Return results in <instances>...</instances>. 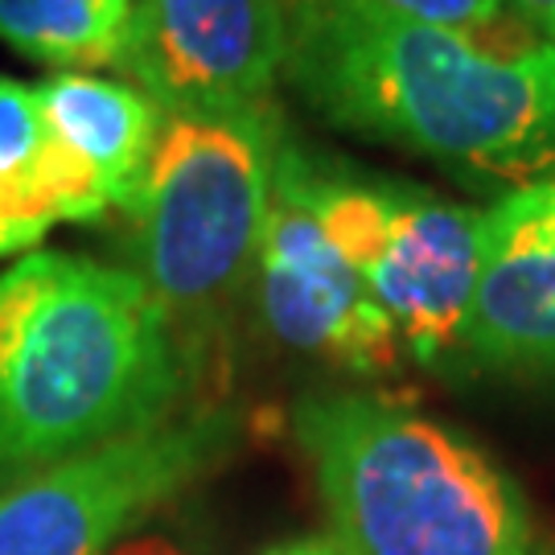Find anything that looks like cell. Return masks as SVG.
I'll return each mask as SVG.
<instances>
[{
  "label": "cell",
  "mask_w": 555,
  "mask_h": 555,
  "mask_svg": "<svg viewBox=\"0 0 555 555\" xmlns=\"http://www.w3.org/2000/svg\"><path fill=\"white\" fill-rule=\"evenodd\" d=\"M276 178L293 185L321 235L358 272L399 341L440 366L461 350V330L481 268V210L440 202L420 185L318 165L280 144Z\"/></svg>",
  "instance_id": "obj_5"
},
{
  "label": "cell",
  "mask_w": 555,
  "mask_h": 555,
  "mask_svg": "<svg viewBox=\"0 0 555 555\" xmlns=\"http://www.w3.org/2000/svg\"><path fill=\"white\" fill-rule=\"evenodd\" d=\"M383 4L412 21L474 38H494L506 21V0H383Z\"/></svg>",
  "instance_id": "obj_13"
},
{
  "label": "cell",
  "mask_w": 555,
  "mask_h": 555,
  "mask_svg": "<svg viewBox=\"0 0 555 555\" xmlns=\"http://www.w3.org/2000/svg\"><path fill=\"white\" fill-rule=\"evenodd\" d=\"M506 4H511L531 29H539V34H543L547 25H555V0H506Z\"/></svg>",
  "instance_id": "obj_15"
},
{
  "label": "cell",
  "mask_w": 555,
  "mask_h": 555,
  "mask_svg": "<svg viewBox=\"0 0 555 555\" xmlns=\"http://www.w3.org/2000/svg\"><path fill=\"white\" fill-rule=\"evenodd\" d=\"M178 321L132 268L29 251L0 272V477L173 420Z\"/></svg>",
  "instance_id": "obj_2"
},
{
  "label": "cell",
  "mask_w": 555,
  "mask_h": 555,
  "mask_svg": "<svg viewBox=\"0 0 555 555\" xmlns=\"http://www.w3.org/2000/svg\"><path fill=\"white\" fill-rule=\"evenodd\" d=\"M256 280L263 321L284 346L354 375H383L399 362L403 341L391 318L280 178H272Z\"/></svg>",
  "instance_id": "obj_8"
},
{
  "label": "cell",
  "mask_w": 555,
  "mask_h": 555,
  "mask_svg": "<svg viewBox=\"0 0 555 555\" xmlns=\"http://www.w3.org/2000/svg\"><path fill=\"white\" fill-rule=\"evenodd\" d=\"M284 132L272 103L165 112L132 215V251L169 318L215 313L256 272Z\"/></svg>",
  "instance_id": "obj_4"
},
{
  "label": "cell",
  "mask_w": 555,
  "mask_h": 555,
  "mask_svg": "<svg viewBox=\"0 0 555 555\" xmlns=\"http://www.w3.org/2000/svg\"><path fill=\"white\" fill-rule=\"evenodd\" d=\"M263 555H346L334 539H293V543H280Z\"/></svg>",
  "instance_id": "obj_16"
},
{
  "label": "cell",
  "mask_w": 555,
  "mask_h": 555,
  "mask_svg": "<svg viewBox=\"0 0 555 555\" xmlns=\"http://www.w3.org/2000/svg\"><path fill=\"white\" fill-rule=\"evenodd\" d=\"M552 555H555V547H552Z\"/></svg>",
  "instance_id": "obj_18"
},
{
  "label": "cell",
  "mask_w": 555,
  "mask_h": 555,
  "mask_svg": "<svg viewBox=\"0 0 555 555\" xmlns=\"http://www.w3.org/2000/svg\"><path fill=\"white\" fill-rule=\"evenodd\" d=\"M284 79L341 132L469 178H555V41L453 34L383 0H284Z\"/></svg>",
  "instance_id": "obj_1"
},
{
  "label": "cell",
  "mask_w": 555,
  "mask_h": 555,
  "mask_svg": "<svg viewBox=\"0 0 555 555\" xmlns=\"http://www.w3.org/2000/svg\"><path fill=\"white\" fill-rule=\"evenodd\" d=\"M284 0H137L119 70L160 112L268 103L284 75Z\"/></svg>",
  "instance_id": "obj_7"
},
{
  "label": "cell",
  "mask_w": 555,
  "mask_h": 555,
  "mask_svg": "<svg viewBox=\"0 0 555 555\" xmlns=\"http://www.w3.org/2000/svg\"><path fill=\"white\" fill-rule=\"evenodd\" d=\"M235 412L173 416L9 486L0 555H107L119 539L235 449Z\"/></svg>",
  "instance_id": "obj_6"
},
{
  "label": "cell",
  "mask_w": 555,
  "mask_h": 555,
  "mask_svg": "<svg viewBox=\"0 0 555 555\" xmlns=\"http://www.w3.org/2000/svg\"><path fill=\"white\" fill-rule=\"evenodd\" d=\"M543 38H547V41H555V25H547V29H543Z\"/></svg>",
  "instance_id": "obj_17"
},
{
  "label": "cell",
  "mask_w": 555,
  "mask_h": 555,
  "mask_svg": "<svg viewBox=\"0 0 555 555\" xmlns=\"http://www.w3.org/2000/svg\"><path fill=\"white\" fill-rule=\"evenodd\" d=\"M137 0H0V41L54 70L116 66Z\"/></svg>",
  "instance_id": "obj_12"
},
{
  "label": "cell",
  "mask_w": 555,
  "mask_h": 555,
  "mask_svg": "<svg viewBox=\"0 0 555 555\" xmlns=\"http://www.w3.org/2000/svg\"><path fill=\"white\" fill-rule=\"evenodd\" d=\"M107 555H190V547L160 531H140V535H124Z\"/></svg>",
  "instance_id": "obj_14"
},
{
  "label": "cell",
  "mask_w": 555,
  "mask_h": 555,
  "mask_svg": "<svg viewBox=\"0 0 555 555\" xmlns=\"http://www.w3.org/2000/svg\"><path fill=\"white\" fill-rule=\"evenodd\" d=\"M293 424L346 555H535L522 490L465 433L362 391L300 399Z\"/></svg>",
  "instance_id": "obj_3"
},
{
  "label": "cell",
  "mask_w": 555,
  "mask_h": 555,
  "mask_svg": "<svg viewBox=\"0 0 555 555\" xmlns=\"http://www.w3.org/2000/svg\"><path fill=\"white\" fill-rule=\"evenodd\" d=\"M107 210L95 173L46 128L34 82L0 75V259L29 256L54 227Z\"/></svg>",
  "instance_id": "obj_10"
},
{
  "label": "cell",
  "mask_w": 555,
  "mask_h": 555,
  "mask_svg": "<svg viewBox=\"0 0 555 555\" xmlns=\"http://www.w3.org/2000/svg\"><path fill=\"white\" fill-rule=\"evenodd\" d=\"M456 354L494 375L555 378V178L481 206V268Z\"/></svg>",
  "instance_id": "obj_9"
},
{
  "label": "cell",
  "mask_w": 555,
  "mask_h": 555,
  "mask_svg": "<svg viewBox=\"0 0 555 555\" xmlns=\"http://www.w3.org/2000/svg\"><path fill=\"white\" fill-rule=\"evenodd\" d=\"M34 95L46 128L95 173L107 202L128 210L165 124L160 103L132 82L87 70H59L34 82Z\"/></svg>",
  "instance_id": "obj_11"
}]
</instances>
